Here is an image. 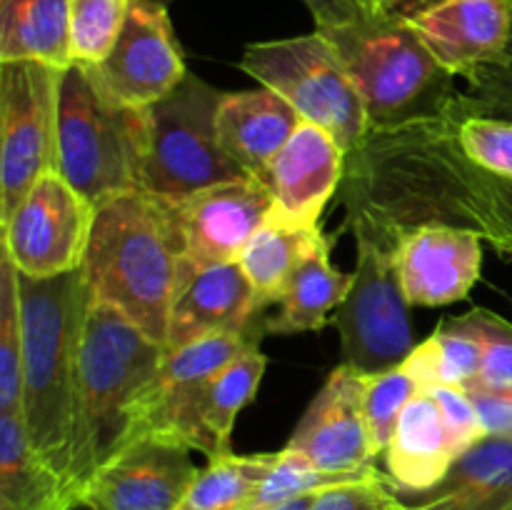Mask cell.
I'll use <instances>...</instances> for the list:
<instances>
[{
  "mask_svg": "<svg viewBox=\"0 0 512 510\" xmlns=\"http://www.w3.org/2000/svg\"><path fill=\"white\" fill-rule=\"evenodd\" d=\"M65 480L35 453L20 415H0V510H73Z\"/></svg>",
  "mask_w": 512,
  "mask_h": 510,
  "instance_id": "7402d4cb",
  "label": "cell"
},
{
  "mask_svg": "<svg viewBox=\"0 0 512 510\" xmlns=\"http://www.w3.org/2000/svg\"><path fill=\"white\" fill-rule=\"evenodd\" d=\"M105 93L130 108H148L188 75L168 8L153 0H130L118 40L103 63L88 65Z\"/></svg>",
  "mask_w": 512,
  "mask_h": 510,
  "instance_id": "7c38bea8",
  "label": "cell"
},
{
  "mask_svg": "<svg viewBox=\"0 0 512 510\" xmlns=\"http://www.w3.org/2000/svg\"><path fill=\"white\" fill-rule=\"evenodd\" d=\"M265 365L268 360L260 350V340H255L213 378L190 383L153 380L135 405L125 443L138 435H158L200 450L208 460L230 453L235 418L258 393Z\"/></svg>",
  "mask_w": 512,
  "mask_h": 510,
  "instance_id": "ba28073f",
  "label": "cell"
},
{
  "mask_svg": "<svg viewBox=\"0 0 512 510\" xmlns=\"http://www.w3.org/2000/svg\"><path fill=\"white\" fill-rule=\"evenodd\" d=\"M345 168L348 155L333 135L303 120L263 178L273 193V213L303 228H320V215L338 193Z\"/></svg>",
  "mask_w": 512,
  "mask_h": 510,
  "instance_id": "ac0fdd59",
  "label": "cell"
},
{
  "mask_svg": "<svg viewBox=\"0 0 512 510\" xmlns=\"http://www.w3.org/2000/svg\"><path fill=\"white\" fill-rule=\"evenodd\" d=\"M310 510H415L398 498L390 475L335 485L313 498Z\"/></svg>",
  "mask_w": 512,
  "mask_h": 510,
  "instance_id": "d590c367",
  "label": "cell"
},
{
  "mask_svg": "<svg viewBox=\"0 0 512 510\" xmlns=\"http://www.w3.org/2000/svg\"><path fill=\"white\" fill-rule=\"evenodd\" d=\"M468 88L460 90L453 115L508 120L512 123V38L498 60L465 75Z\"/></svg>",
  "mask_w": 512,
  "mask_h": 510,
  "instance_id": "d6a6232c",
  "label": "cell"
},
{
  "mask_svg": "<svg viewBox=\"0 0 512 510\" xmlns=\"http://www.w3.org/2000/svg\"><path fill=\"white\" fill-rule=\"evenodd\" d=\"M390 10L455 78L498 60L512 38V0H403Z\"/></svg>",
  "mask_w": 512,
  "mask_h": 510,
  "instance_id": "9a60e30c",
  "label": "cell"
},
{
  "mask_svg": "<svg viewBox=\"0 0 512 510\" xmlns=\"http://www.w3.org/2000/svg\"><path fill=\"white\" fill-rule=\"evenodd\" d=\"M335 45L368 113L370 133L453 115L460 90L403 13L365 5L350 18L315 28Z\"/></svg>",
  "mask_w": 512,
  "mask_h": 510,
  "instance_id": "3957f363",
  "label": "cell"
},
{
  "mask_svg": "<svg viewBox=\"0 0 512 510\" xmlns=\"http://www.w3.org/2000/svg\"><path fill=\"white\" fill-rule=\"evenodd\" d=\"M315 495H308V498H298V500H288V503L273 505V508L265 510H310V503H313Z\"/></svg>",
  "mask_w": 512,
  "mask_h": 510,
  "instance_id": "b9f144b4",
  "label": "cell"
},
{
  "mask_svg": "<svg viewBox=\"0 0 512 510\" xmlns=\"http://www.w3.org/2000/svg\"><path fill=\"white\" fill-rule=\"evenodd\" d=\"M188 445L138 435L115 450L85 490L90 510H175L198 468Z\"/></svg>",
  "mask_w": 512,
  "mask_h": 510,
  "instance_id": "5bb4252c",
  "label": "cell"
},
{
  "mask_svg": "<svg viewBox=\"0 0 512 510\" xmlns=\"http://www.w3.org/2000/svg\"><path fill=\"white\" fill-rule=\"evenodd\" d=\"M60 80L63 70L38 60L0 63V225L55 170Z\"/></svg>",
  "mask_w": 512,
  "mask_h": 510,
  "instance_id": "9c48e42d",
  "label": "cell"
},
{
  "mask_svg": "<svg viewBox=\"0 0 512 510\" xmlns=\"http://www.w3.org/2000/svg\"><path fill=\"white\" fill-rule=\"evenodd\" d=\"M428 393L433 395V400L438 403L445 425H448L460 455L485 438V430L483 425H480L478 413H475L473 400H470V395L465 393L463 388H448V385H440V388L428 390Z\"/></svg>",
  "mask_w": 512,
  "mask_h": 510,
  "instance_id": "74e56055",
  "label": "cell"
},
{
  "mask_svg": "<svg viewBox=\"0 0 512 510\" xmlns=\"http://www.w3.org/2000/svg\"><path fill=\"white\" fill-rule=\"evenodd\" d=\"M23 400V310L18 268L0 258V415H20Z\"/></svg>",
  "mask_w": 512,
  "mask_h": 510,
  "instance_id": "f1b7e54d",
  "label": "cell"
},
{
  "mask_svg": "<svg viewBox=\"0 0 512 510\" xmlns=\"http://www.w3.org/2000/svg\"><path fill=\"white\" fill-rule=\"evenodd\" d=\"M395 263L410 305L468 298L483 270V238L473 230L423 225L395 238Z\"/></svg>",
  "mask_w": 512,
  "mask_h": 510,
  "instance_id": "e0dca14e",
  "label": "cell"
},
{
  "mask_svg": "<svg viewBox=\"0 0 512 510\" xmlns=\"http://www.w3.org/2000/svg\"><path fill=\"white\" fill-rule=\"evenodd\" d=\"M400 3L403 0H365V5H370V8H398Z\"/></svg>",
  "mask_w": 512,
  "mask_h": 510,
  "instance_id": "7bdbcfd3",
  "label": "cell"
},
{
  "mask_svg": "<svg viewBox=\"0 0 512 510\" xmlns=\"http://www.w3.org/2000/svg\"><path fill=\"white\" fill-rule=\"evenodd\" d=\"M425 498H498L512 495V438H483L465 450ZM423 498V500H425Z\"/></svg>",
  "mask_w": 512,
  "mask_h": 510,
  "instance_id": "83f0119b",
  "label": "cell"
},
{
  "mask_svg": "<svg viewBox=\"0 0 512 510\" xmlns=\"http://www.w3.org/2000/svg\"><path fill=\"white\" fill-rule=\"evenodd\" d=\"M93 215V205L58 170H48L3 223V253L20 275L38 280L83 268Z\"/></svg>",
  "mask_w": 512,
  "mask_h": 510,
  "instance_id": "8fae6325",
  "label": "cell"
},
{
  "mask_svg": "<svg viewBox=\"0 0 512 510\" xmlns=\"http://www.w3.org/2000/svg\"><path fill=\"white\" fill-rule=\"evenodd\" d=\"M375 475L383 473L378 468L360 470V473H328V470L315 468L305 455L285 448L280 450L278 463L273 465L268 478L263 480V485L255 493L250 510L273 508V505L288 503V500L308 498V495H318L323 490L335 488V485L355 483V480L375 478Z\"/></svg>",
  "mask_w": 512,
  "mask_h": 510,
  "instance_id": "f546056e",
  "label": "cell"
},
{
  "mask_svg": "<svg viewBox=\"0 0 512 510\" xmlns=\"http://www.w3.org/2000/svg\"><path fill=\"white\" fill-rule=\"evenodd\" d=\"M455 323L475 335L483 348V368L473 385L490 390H512V323L488 308H473L463 318H455Z\"/></svg>",
  "mask_w": 512,
  "mask_h": 510,
  "instance_id": "836d02e7",
  "label": "cell"
},
{
  "mask_svg": "<svg viewBox=\"0 0 512 510\" xmlns=\"http://www.w3.org/2000/svg\"><path fill=\"white\" fill-rule=\"evenodd\" d=\"M130 0H70L73 63L98 65L118 40Z\"/></svg>",
  "mask_w": 512,
  "mask_h": 510,
  "instance_id": "4dcf8cb0",
  "label": "cell"
},
{
  "mask_svg": "<svg viewBox=\"0 0 512 510\" xmlns=\"http://www.w3.org/2000/svg\"><path fill=\"white\" fill-rule=\"evenodd\" d=\"M183 260L173 200L133 190L95 208L83 260L90 300L120 310L163 345Z\"/></svg>",
  "mask_w": 512,
  "mask_h": 510,
  "instance_id": "6da1fadb",
  "label": "cell"
},
{
  "mask_svg": "<svg viewBox=\"0 0 512 510\" xmlns=\"http://www.w3.org/2000/svg\"><path fill=\"white\" fill-rule=\"evenodd\" d=\"M275 463L278 453H225L210 458L175 510H250L255 493Z\"/></svg>",
  "mask_w": 512,
  "mask_h": 510,
  "instance_id": "4316f807",
  "label": "cell"
},
{
  "mask_svg": "<svg viewBox=\"0 0 512 510\" xmlns=\"http://www.w3.org/2000/svg\"><path fill=\"white\" fill-rule=\"evenodd\" d=\"M240 68L263 88L283 95L308 123L320 125L345 155H353L370 135L368 113L343 58L320 30L283 40L250 43Z\"/></svg>",
  "mask_w": 512,
  "mask_h": 510,
  "instance_id": "52a82bcc",
  "label": "cell"
},
{
  "mask_svg": "<svg viewBox=\"0 0 512 510\" xmlns=\"http://www.w3.org/2000/svg\"><path fill=\"white\" fill-rule=\"evenodd\" d=\"M470 395L485 438H512V390H490L473 385Z\"/></svg>",
  "mask_w": 512,
  "mask_h": 510,
  "instance_id": "f35d334b",
  "label": "cell"
},
{
  "mask_svg": "<svg viewBox=\"0 0 512 510\" xmlns=\"http://www.w3.org/2000/svg\"><path fill=\"white\" fill-rule=\"evenodd\" d=\"M145 148V108H130L105 93L88 65L73 63L63 70L55 170L93 208L143 190Z\"/></svg>",
  "mask_w": 512,
  "mask_h": 510,
  "instance_id": "5b68a950",
  "label": "cell"
},
{
  "mask_svg": "<svg viewBox=\"0 0 512 510\" xmlns=\"http://www.w3.org/2000/svg\"><path fill=\"white\" fill-rule=\"evenodd\" d=\"M460 458L458 445L430 393H418L400 415L385 450L388 475L395 490L428 493Z\"/></svg>",
  "mask_w": 512,
  "mask_h": 510,
  "instance_id": "44dd1931",
  "label": "cell"
},
{
  "mask_svg": "<svg viewBox=\"0 0 512 510\" xmlns=\"http://www.w3.org/2000/svg\"><path fill=\"white\" fill-rule=\"evenodd\" d=\"M153 3L165 5L168 8L173 0H153ZM305 8L310 10V15L315 18V25L318 28H325V25H333L338 20L350 18L358 10L365 8V0H303Z\"/></svg>",
  "mask_w": 512,
  "mask_h": 510,
  "instance_id": "ab89813d",
  "label": "cell"
},
{
  "mask_svg": "<svg viewBox=\"0 0 512 510\" xmlns=\"http://www.w3.org/2000/svg\"><path fill=\"white\" fill-rule=\"evenodd\" d=\"M260 303L240 263L193 268L183 260L178 293L173 298L165 348L178 350L220 333H248Z\"/></svg>",
  "mask_w": 512,
  "mask_h": 510,
  "instance_id": "d6986e66",
  "label": "cell"
},
{
  "mask_svg": "<svg viewBox=\"0 0 512 510\" xmlns=\"http://www.w3.org/2000/svg\"><path fill=\"white\" fill-rule=\"evenodd\" d=\"M418 393L423 390L400 365L383 373H365L363 410L375 453L385 455L405 405Z\"/></svg>",
  "mask_w": 512,
  "mask_h": 510,
  "instance_id": "1f68e13d",
  "label": "cell"
},
{
  "mask_svg": "<svg viewBox=\"0 0 512 510\" xmlns=\"http://www.w3.org/2000/svg\"><path fill=\"white\" fill-rule=\"evenodd\" d=\"M400 368L418 383L423 393L440 385L465 390L480 378L483 348L475 335L450 320V323L438 325L428 340L415 345Z\"/></svg>",
  "mask_w": 512,
  "mask_h": 510,
  "instance_id": "484cf974",
  "label": "cell"
},
{
  "mask_svg": "<svg viewBox=\"0 0 512 510\" xmlns=\"http://www.w3.org/2000/svg\"><path fill=\"white\" fill-rule=\"evenodd\" d=\"M270 208L273 193L253 175L173 200L175 220L183 235L185 263L193 268L240 263Z\"/></svg>",
  "mask_w": 512,
  "mask_h": 510,
  "instance_id": "4fadbf2b",
  "label": "cell"
},
{
  "mask_svg": "<svg viewBox=\"0 0 512 510\" xmlns=\"http://www.w3.org/2000/svg\"><path fill=\"white\" fill-rule=\"evenodd\" d=\"M365 373L340 365L300 418L285 448L305 455L328 473H360L375 468L378 458L363 410Z\"/></svg>",
  "mask_w": 512,
  "mask_h": 510,
  "instance_id": "2e32d148",
  "label": "cell"
},
{
  "mask_svg": "<svg viewBox=\"0 0 512 510\" xmlns=\"http://www.w3.org/2000/svg\"><path fill=\"white\" fill-rule=\"evenodd\" d=\"M350 285L353 273L333 268L330 240L323 238L295 270L285 298L280 300V313L263 323L265 333L295 335L320 330L328 323V315L348 298Z\"/></svg>",
  "mask_w": 512,
  "mask_h": 510,
  "instance_id": "cb8c5ba5",
  "label": "cell"
},
{
  "mask_svg": "<svg viewBox=\"0 0 512 510\" xmlns=\"http://www.w3.org/2000/svg\"><path fill=\"white\" fill-rule=\"evenodd\" d=\"M223 98L225 93L188 73L178 88L145 108V193L180 200L248 175L220 143L218 110Z\"/></svg>",
  "mask_w": 512,
  "mask_h": 510,
  "instance_id": "8992f818",
  "label": "cell"
},
{
  "mask_svg": "<svg viewBox=\"0 0 512 510\" xmlns=\"http://www.w3.org/2000/svg\"><path fill=\"white\" fill-rule=\"evenodd\" d=\"M480 238L512 258V180L488 170Z\"/></svg>",
  "mask_w": 512,
  "mask_h": 510,
  "instance_id": "8d00e7d4",
  "label": "cell"
},
{
  "mask_svg": "<svg viewBox=\"0 0 512 510\" xmlns=\"http://www.w3.org/2000/svg\"><path fill=\"white\" fill-rule=\"evenodd\" d=\"M23 310V400L20 418L35 453L65 480L73 498V438L78 350L90 293L83 268L55 278L18 273Z\"/></svg>",
  "mask_w": 512,
  "mask_h": 510,
  "instance_id": "7a4b0ae2",
  "label": "cell"
},
{
  "mask_svg": "<svg viewBox=\"0 0 512 510\" xmlns=\"http://www.w3.org/2000/svg\"><path fill=\"white\" fill-rule=\"evenodd\" d=\"M355 243L358 265L353 285L335 315L343 363L360 373H383L398 368L415 348L410 303L393 245L370 233H355Z\"/></svg>",
  "mask_w": 512,
  "mask_h": 510,
  "instance_id": "30bf717a",
  "label": "cell"
},
{
  "mask_svg": "<svg viewBox=\"0 0 512 510\" xmlns=\"http://www.w3.org/2000/svg\"><path fill=\"white\" fill-rule=\"evenodd\" d=\"M10 60L70 68V0H0V63Z\"/></svg>",
  "mask_w": 512,
  "mask_h": 510,
  "instance_id": "603a6c76",
  "label": "cell"
},
{
  "mask_svg": "<svg viewBox=\"0 0 512 510\" xmlns=\"http://www.w3.org/2000/svg\"><path fill=\"white\" fill-rule=\"evenodd\" d=\"M463 153L480 168L512 180V123L508 120L450 115Z\"/></svg>",
  "mask_w": 512,
  "mask_h": 510,
  "instance_id": "e575fe53",
  "label": "cell"
},
{
  "mask_svg": "<svg viewBox=\"0 0 512 510\" xmlns=\"http://www.w3.org/2000/svg\"><path fill=\"white\" fill-rule=\"evenodd\" d=\"M323 228H303L280 218L270 208L268 218L245 248L240 265L258 295L260 308L280 303L285 298L295 270L300 268L310 250L323 240Z\"/></svg>",
  "mask_w": 512,
  "mask_h": 510,
  "instance_id": "d4e9b609",
  "label": "cell"
},
{
  "mask_svg": "<svg viewBox=\"0 0 512 510\" xmlns=\"http://www.w3.org/2000/svg\"><path fill=\"white\" fill-rule=\"evenodd\" d=\"M165 353L163 343L145 335L120 310L90 300L75 380L73 483L80 505L100 465L123 448L135 405L158 375Z\"/></svg>",
  "mask_w": 512,
  "mask_h": 510,
  "instance_id": "277c9868",
  "label": "cell"
},
{
  "mask_svg": "<svg viewBox=\"0 0 512 510\" xmlns=\"http://www.w3.org/2000/svg\"><path fill=\"white\" fill-rule=\"evenodd\" d=\"M300 123L303 118L298 110L263 85L258 90L225 93L218 110V135L225 153L260 180Z\"/></svg>",
  "mask_w": 512,
  "mask_h": 510,
  "instance_id": "ffe728a7",
  "label": "cell"
},
{
  "mask_svg": "<svg viewBox=\"0 0 512 510\" xmlns=\"http://www.w3.org/2000/svg\"><path fill=\"white\" fill-rule=\"evenodd\" d=\"M415 510H512V495L498 498L468 500V498H425L413 505Z\"/></svg>",
  "mask_w": 512,
  "mask_h": 510,
  "instance_id": "60d3db41",
  "label": "cell"
}]
</instances>
